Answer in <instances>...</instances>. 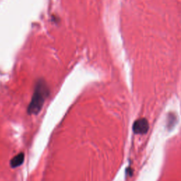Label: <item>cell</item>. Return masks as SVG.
Segmentation results:
<instances>
[{"label": "cell", "instance_id": "obj_1", "mask_svg": "<svg viewBox=\"0 0 181 181\" xmlns=\"http://www.w3.org/2000/svg\"><path fill=\"white\" fill-rule=\"evenodd\" d=\"M48 88L45 81L41 80L36 83L31 101L28 108V113L30 115L38 114L42 109L45 100L48 98Z\"/></svg>", "mask_w": 181, "mask_h": 181}, {"label": "cell", "instance_id": "obj_2", "mask_svg": "<svg viewBox=\"0 0 181 181\" xmlns=\"http://www.w3.org/2000/svg\"><path fill=\"white\" fill-rule=\"evenodd\" d=\"M149 125L148 121L145 118H140L134 123L133 131L134 133L139 134H144L149 130Z\"/></svg>", "mask_w": 181, "mask_h": 181}, {"label": "cell", "instance_id": "obj_3", "mask_svg": "<svg viewBox=\"0 0 181 181\" xmlns=\"http://www.w3.org/2000/svg\"><path fill=\"white\" fill-rule=\"evenodd\" d=\"M24 161V154L20 153L14 156L10 161V165L12 168H17L20 166Z\"/></svg>", "mask_w": 181, "mask_h": 181}]
</instances>
